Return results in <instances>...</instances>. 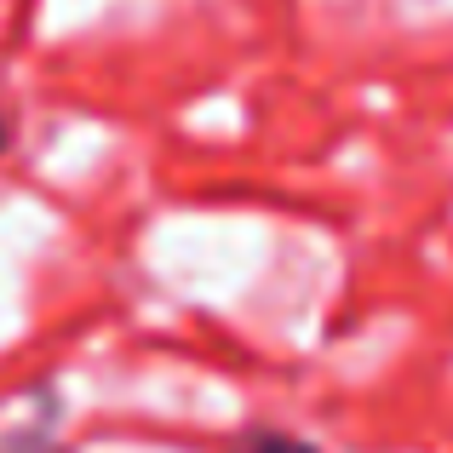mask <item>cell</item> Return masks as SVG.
Segmentation results:
<instances>
[{
    "label": "cell",
    "mask_w": 453,
    "mask_h": 453,
    "mask_svg": "<svg viewBox=\"0 0 453 453\" xmlns=\"http://www.w3.org/2000/svg\"><path fill=\"white\" fill-rule=\"evenodd\" d=\"M230 453H321V448L299 442V436H281V431H258V436H247V442L230 448Z\"/></svg>",
    "instance_id": "6da1fadb"
},
{
    "label": "cell",
    "mask_w": 453,
    "mask_h": 453,
    "mask_svg": "<svg viewBox=\"0 0 453 453\" xmlns=\"http://www.w3.org/2000/svg\"><path fill=\"white\" fill-rule=\"evenodd\" d=\"M0 150H6V115H0Z\"/></svg>",
    "instance_id": "7a4b0ae2"
}]
</instances>
